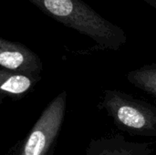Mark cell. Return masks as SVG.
I'll return each mask as SVG.
<instances>
[{
  "instance_id": "obj_8",
  "label": "cell",
  "mask_w": 156,
  "mask_h": 155,
  "mask_svg": "<svg viewBox=\"0 0 156 155\" xmlns=\"http://www.w3.org/2000/svg\"><path fill=\"white\" fill-rule=\"evenodd\" d=\"M144 2H146L148 5H150L151 6H153L154 8L156 9V0H144Z\"/></svg>"
},
{
  "instance_id": "obj_7",
  "label": "cell",
  "mask_w": 156,
  "mask_h": 155,
  "mask_svg": "<svg viewBox=\"0 0 156 155\" xmlns=\"http://www.w3.org/2000/svg\"><path fill=\"white\" fill-rule=\"evenodd\" d=\"M126 77L133 86L156 99V63L144 65L129 71Z\"/></svg>"
},
{
  "instance_id": "obj_4",
  "label": "cell",
  "mask_w": 156,
  "mask_h": 155,
  "mask_svg": "<svg viewBox=\"0 0 156 155\" xmlns=\"http://www.w3.org/2000/svg\"><path fill=\"white\" fill-rule=\"evenodd\" d=\"M0 66L1 69L28 75H40L43 64L40 58L16 41L0 38Z\"/></svg>"
},
{
  "instance_id": "obj_6",
  "label": "cell",
  "mask_w": 156,
  "mask_h": 155,
  "mask_svg": "<svg viewBox=\"0 0 156 155\" xmlns=\"http://www.w3.org/2000/svg\"><path fill=\"white\" fill-rule=\"evenodd\" d=\"M41 79L40 75H28L0 69L1 100L8 97L14 100L25 97Z\"/></svg>"
},
{
  "instance_id": "obj_3",
  "label": "cell",
  "mask_w": 156,
  "mask_h": 155,
  "mask_svg": "<svg viewBox=\"0 0 156 155\" xmlns=\"http://www.w3.org/2000/svg\"><path fill=\"white\" fill-rule=\"evenodd\" d=\"M66 90L58 94L44 109L28 134L11 155H53L66 116Z\"/></svg>"
},
{
  "instance_id": "obj_5",
  "label": "cell",
  "mask_w": 156,
  "mask_h": 155,
  "mask_svg": "<svg viewBox=\"0 0 156 155\" xmlns=\"http://www.w3.org/2000/svg\"><path fill=\"white\" fill-rule=\"evenodd\" d=\"M152 143L127 141L122 134L93 139L85 155H151Z\"/></svg>"
},
{
  "instance_id": "obj_2",
  "label": "cell",
  "mask_w": 156,
  "mask_h": 155,
  "mask_svg": "<svg viewBox=\"0 0 156 155\" xmlns=\"http://www.w3.org/2000/svg\"><path fill=\"white\" fill-rule=\"evenodd\" d=\"M98 108L114 125L132 135L156 137V106L119 90H106Z\"/></svg>"
},
{
  "instance_id": "obj_1",
  "label": "cell",
  "mask_w": 156,
  "mask_h": 155,
  "mask_svg": "<svg viewBox=\"0 0 156 155\" xmlns=\"http://www.w3.org/2000/svg\"><path fill=\"white\" fill-rule=\"evenodd\" d=\"M44 14L88 36L101 48L119 50L127 42L123 29L100 16L82 0H28Z\"/></svg>"
}]
</instances>
